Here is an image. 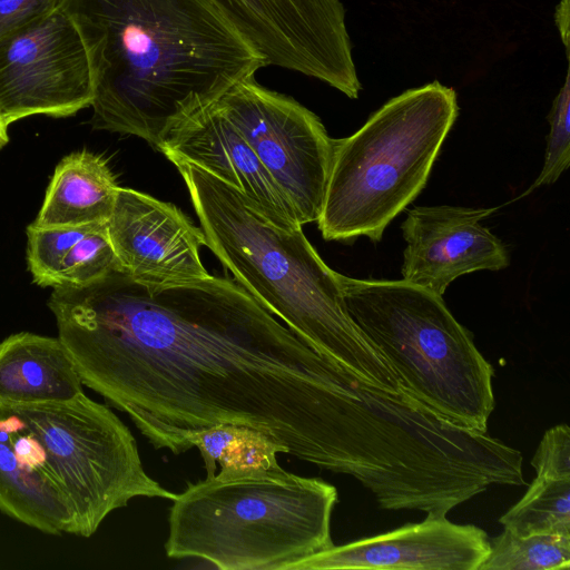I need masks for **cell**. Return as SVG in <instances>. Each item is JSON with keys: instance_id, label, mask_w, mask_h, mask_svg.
Returning <instances> with one entry per match:
<instances>
[{"instance_id": "19", "label": "cell", "mask_w": 570, "mask_h": 570, "mask_svg": "<svg viewBox=\"0 0 570 570\" xmlns=\"http://www.w3.org/2000/svg\"><path fill=\"white\" fill-rule=\"evenodd\" d=\"M499 522L517 535H570V479L537 476Z\"/></svg>"}, {"instance_id": "6", "label": "cell", "mask_w": 570, "mask_h": 570, "mask_svg": "<svg viewBox=\"0 0 570 570\" xmlns=\"http://www.w3.org/2000/svg\"><path fill=\"white\" fill-rule=\"evenodd\" d=\"M345 308L400 387L445 420L487 432L494 370L442 296L403 279L341 275Z\"/></svg>"}, {"instance_id": "20", "label": "cell", "mask_w": 570, "mask_h": 570, "mask_svg": "<svg viewBox=\"0 0 570 570\" xmlns=\"http://www.w3.org/2000/svg\"><path fill=\"white\" fill-rule=\"evenodd\" d=\"M490 549L478 570H567L570 535H517L507 529L489 539Z\"/></svg>"}, {"instance_id": "16", "label": "cell", "mask_w": 570, "mask_h": 570, "mask_svg": "<svg viewBox=\"0 0 570 570\" xmlns=\"http://www.w3.org/2000/svg\"><path fill=\"white\" fill-rule=\"evenodd\" d=\"M119 186L107 161L87 150L57 165L32 223L37 227H76L108 222Z\"/></svg>"}, {"instance_id": "14", "label": "cell", "mask_w": 570, "mask_h": 570, "mask_svg": "<svg viewBox=\"0 0 570 570\" xmlns=\"http://www.w3.org/2000/svg\"><path fill=\"white\" fill-rule=\"evenodd\" d=\"M159 151L169 160L187 161L236 188L275 225L302 227L289 200L216 102L173 128Z\"/></svg>"}, {"instance_id": "4", "label": "cell", "mask_w": 570, "mask_h": 570, "mask_svg": "<svg viewBox=\"0 0 570 570\" xmlns=\"http://www.w3.org/2000/svg\"><path fill=\"white\" fill-rule=\"evenodd\" d=\"M334 485L273 468L220 469L173 500L167 557L222 570H291L334 546Z\"/></svg>"}, {"instance_id": "2", "label": "cell", "mask_w": 570, "mask_h": 570, "mask_svg": "<svg viewBox=\"0 0 570 570\" xmlns=\"http://www.w3.org/2000/svg\"><path fill=\"white\" fill-rule=\"evenodd\" d=\"M85 45L92 128L167 134L266 63L209 0H61Z\"/></svg>"}, {"instance_id": "13", "label": "cell", "mask_w": 570, "mask_h": 570, "mask_svg": "<svg viewBox=\"0 0 570 570\" xmlns=\"http://www.w3.org/2000/svg\"><path fill=\"white\" fill-rule=\"evenodd\" d=\"M490 549L484 530L445 514L362 538L311 556L291 570H478Z\"/></svg>"}, {"instance_id": "15", "label": "cell", "mask_w": 570, "mask_h": 570, "mask_svg": "<svg viewBox=\"0 0 570 570\" xmlns=\"http://www.w3.org/2000/svg\"><path fill=\"white\" fill-rule=\"evenodd\" d=\"M82 385L58 337L20 332L0 342L1 402H66L82 394Z\"/></svg>"}, {"instance_id": "18", "label": "cell", "mask_w": 570, "mask_h": 570, "mask_svg": "<svg viewBox=\"0 0 570 570\" xmlns=\"http://www.w3.org/2000/svg\"><path fill=\"white\" fill-rule=\"evenodd\" d=\"M189 449L196 446L204 460L207 478L216 474V463L222 469L273 468L279 465L277 453L283 449L266 435L238 425L217 424L191 432Z\"/></svg>"}, {"instance_id": "9", "label": "cell", "mask_w": 570, "mask_h": 570, "mask_svg": "<svg viewBox=\"0 0 570 570\" xmlns=\"http://www.w3.org/2000/svg\"><path fill=\"white\" fill-rule=\"evenodd\" d=\"M272 65L316 78L352 99L362 85L340 0H209Z\"/></svg>"}, {"instance_id": "24", "label": "cell", "mask_w": 570, "mask_h": 570, "mask_svg": "<svg viewBox=\"0 0 570 570\" xmlns=\"http://www.w3.org/2000/svg\"><path fill=\"white\" fill-rule=\"evenodd\" d=\"M537 476L570 479V430L558 424L546 431L531 460Z\"/></svg>"}, {"instance_id": "27", "label": "cell", "mask_w": 570, "mask_h": 570, "mask_svg": "<svg viewBox=\"0 0 570 570\" xmlns=\"http://www.w3.org/2000/svg\"><path fill=\"white\" fill-rule=\"evenodd\" d=\"M9 141L8 128L0 122V149Z\"/></svg>"}, {"instance_id": "7", "label": "cell", "mask_w": 570, "mask_h": 570, "mask_svg": "<svg viewBox=\"0 0 570 570\" xmlns=\"http://www.w3.org/2000/svg\"><path fill=\"white\" fill-rule=\"evenodd\" d=\"M12 405L46 446L75 514V535L91 537L136 497L176 498L147 474L132 433L107 405L85 393L66 402Z\"/></svg>"}, {"instance_id": "8", "label": "cell", "mask_w": 570, "mask_h": 570, "mask_svg": "<svg viewBox=\"0 0 570 570\" xmlns=\"http://www.w3.org/2000/svg\"><path fill=\"white\" fill-rule=\"evenodd\" d=\"M295 209L301 225L317 222L328 178L333 138L321 119L255 77L217 101Z\"/></svg>"}, {"instance_id": "26", "label": "cell", "mask_w": 570, "mask_h": 570, "mask_svg": "<svg viewBox=\"0 0 570 570\" xmlns=\"http://www.w3.org/2000/svg\"><path fill=\"white\" fill-rule=\"evenodd\" d=\"M569 0H561L556 9V23L559 29L561 40L566 48L567 58H569V38H570V6Z\"/></svg>"}, {"instance_id": "1", "label": "cell", "mask_w": 570, "mask_h": 570, "mask_svg": "<svg viewBox=\"0 0 570 570\" xmlns=\"http://www.w3.org/2000/svg\"><path fill=\"white\" fill-rule=\"evenodd\" d=\"M83 385L126 413L155 449L189 450L217 424L255 430L321 466L338 364L320 355L238 282L148 286L114 269L48 301Z\"/></svg>"}, {"instance_id": "25", "label": "cell", "mask_w": 570, "mask_h": 570, "mask_svg": "<svg viewBox=\"0 0 570 570\" xmlns=\"http://www.w3.org/2000/svg\"><path fill=\"white\" fill-rule=\"evenodd\" d=\"M61 0H0V39L49 14Z\"/></svg>"}, {"instance_id": "5", "label": "cell", "mask_w": 570, "mask_h": 570, "mask_svg": "<svg viewBox=\"0 0 570 570\" xmlns=\"http://www.w3.org/2000/svg\"><path fill=\"white\" fill-rule=\"evenodd\" d=\"M458 112L455 91L433 81L390 99L353 135L333 139L317 219L323 238L379 242L424 188Z\"/></svg>"}, {"instance_id": "23", "label": "cell", "mask_w": 570, "mask_h": 570, "mask_svg": "<svg viewBox=\"0 0 570 570\" xmlns=\"http://www.w3.org/2000/svg\"><path fill=\"white\" fill-rule=\"evenodd\" d=\"M550 132L547 137V148L543 167L528 191L540 186L551 185L570 164V72L556 99L549 116Z\"/></svg>"}, {"instance_id": "12", "label": "cell", "mask_w": 570, "mask_h": 570, "mask_svg": "<svg viewBox=\"0 0 570 570\" xmlns=\"http://www.w3.org/2000/svg\"><path fill=\"white\" fill-rule=\"evenodd\" d=\"M495 208L419 206L401 229L403 281L442 296L461 275L509 266L505 245L480 222Z\"/></svg>"}, {"instance_id": "17", "label": "cell", "mask_w": 570, "mask_h": 570, "mask_svg": "<svg viewBox=\"0 0 570 570\" xmlns=\"http://www.w3.org/2000/svg\"><path fill=\"white\" fill-rule=\"evenodd\" d=\"M0 511L47 534H73L72 519L57 509L21 470L1 406Z\"/></svg>"}, {"instance_id": "22", "label": "cell", "mask_w": 570, "mask_h": 570, "mask_svg": "<svg viewBox=\"0 0 570 570\" xmlns=\"http://www.w3.org/2000/svg\"><path fill=\"white\" fill-rule=\"evenodd\" d=\"M94 224L76 227H37L30 224L27 228V259L33 282L39 286L56 287L65 256Z\"/></svg>"}, {"instance_id": "10", "label": "cell", "mask_w": 570, "mask_h": 570, "mask_svg": "<svg viewBox=\"0 0 570 570\" xmlns=\"http://www.w3.org/2000/svg\"><path fill=\"white\" fill-rule=\"evenodd\" d=\"M82 39L60 8L0 39V122L33 115L68 117L91 106Z\"/></svg>"}, {"instance_id": "11", "label": "cell", "mask_w": 570, "mask_h": 570, "mask_svg": "<svg viewBox=\"0 0 570 570\" xmlns=\"http://www.w3.org/2000/svg\"><path fill=\"white\" fill-rule=\"evenodd\" d=\"M119 267L148 286H170L210 277L199 249L206 245L196 227L175 205L119 187L107 222Z\"/></svg>"}, {"instance_id": "21", "label": "cell", "mask_w": 570, "mask_h": 570, "mask_svg": "<svg viewBox=\"0 0 570 570\" xmlns=\"http://www.w3.org/2000/svg\"><path fill=\"white\" fill-rule=\"evenodd\" d=\"M114 269L120 267L109 238L107 222L95 223L65 256L57 286H83Z\"/></svg>"}, {"instance_id": "3", "label": "cell", "mask_w": 570, "mask_h": 570, "mask_svg": "<svg viewBox=\"0 0 570 570\" xmlns=\"http://www.w3.org/2000/svg\"><path fill=\"white\" fill-rule=\"evenodd\" d=\"M170 161L186 184L206 246L236 282L316 353L368 384L400 392L389 363L350 317L341 274L302 227L282 228L236 188L187 161Z\"/></svg>"}]
</instances>
